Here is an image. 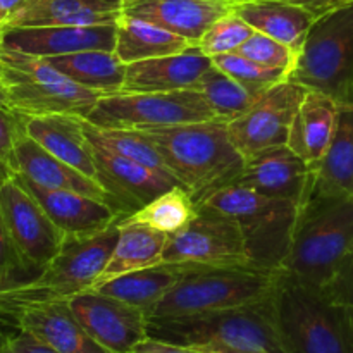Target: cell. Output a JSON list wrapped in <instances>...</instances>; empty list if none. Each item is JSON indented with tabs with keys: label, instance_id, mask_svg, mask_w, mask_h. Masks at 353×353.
Instances as JSON below:
<instances>
[{
	"label": "cell",
	"instance_id": "1",
	"mask_svg": "<svg viewBox=\"0 0 353 353\" xmlns=\"http://www.w3.org/2000/svg\"><path fill=\"white\" fill-rule=\"evenodd\" d=\"M152 141L162 161L196 205L236 181L245 159L221 119L138 130Z\"/></svg>",
	"mask_w": 353,
	"mask_h": 353
},
{
	"label": "cell",
	"instance_id": "2",
	"mask_svg": "<svg viewBox=\"0 0 353 353\" xmlns=\"http://www.w3.org/2000/svg\"><path fill=\"white\" fill-rule=\"evenodd\" d=\"M274 314L288 353H353V307L281 272Z\"/></svg>",
	"mask_w": 353,
	"mask_h": 353
},
{
	"label": "cell",
	"instance_id": "3",
	"mask_svg": "<svg viewBox=\"0 0 353 353\" xmlns=\"http://www.w3.org/2000/svg\"><path fill=\"white\" fill-rule=\"evenodd\" d=\"M148 336L185 347L224 345L264 353H288L276 323L272 295L233 309L148 317Z\"/></svg>",
	"mask_w": 353,
	"mask_h": 353
},
{
	"label": "cell",
	"instance_id": "4",
	"mask_svg": "<svg viewBox=\"0 0 353 353\" xmlns=\"http://www.w3.org/2000/svg\"><path fill=\"white\" fill-rule=\"evenodd\" d=\"M353 248V199L312 196L300 207L281 272L324 288Z\"/></svg>",
	"mask_w": 353,
	"mask_h": 353
},
{
	"label": "cell",
	"instance_id": "5",
	"mask_svg": "<svg viewBox=\"0 0 353 353\" xmlns=\"http://www.w3.org/2000/svg\"><path fill=\"white\" fill-rule=\"evenodd\" d=\"M202 203L236 221L252 268L281 272L292 247L300 205L292 200L261 195L240 185L224 186Z\"/></svg>",
	"mask_w": 353,
	"mask_h": 353
},
{
	"label": "cell",
	"instance_id": "6",
	"mask_svg": "<svg viewBox=\"0 0 353 353\" xmlns=\"http://www.w3.org/2000/svg\"><path fill=\"white\" fill-rule=\"evenodd\" d=\"M119 223L88 234L65 238L54 259L30 281L7 295L2 317H10L26 303L45 300H68L69 296L92 290L102 272L119 236Z\"/></svg>",
	"mask_w": 353,
	"mask_h": 353
},
{
	"label": "cell",
	"instance_id": "7",
	"mask_svg": "<svg viewBox=\"0 0 353 353\" xmlns=\"http://www.w3.org/2000/svg\"><path fill=\"white\" fill-rule=\"evenodd\" d=\"M0 85L9 109L19 116L92 112L102 93L83 88L59 72L47 59L0 47Z\"/></svg>",
	"mask_w": 353,
	"mask_h": 353
},
{
	"label": "cell",
	"instance_id": "8",
	"mask_svg": "<svg viewBox=\"0 0 353 353\" xmlns=\"http://www.w3.org/2000/svg\"><path fill=\"white\" fill-rule=\"evenodd\" d=\"M281 272L236 268H190L148 317L190 316L233 309L269 299Z\"/></svg>",
	"mask_w": 353,
	"mask_h": 353
},
{
	"label": "cell",
	"instance_id": "9",
	"mask_svg": "<svg viewBox=\"0 0 353 353\" xmlns=\"http://www.w3.org/2000/svg\"><path fill=\"white\" fill-rule=\"evenodd\" d=\"M290 79L353 105V3L314 23Z\"/></svg>",
	"mask_w": 353,
	"mask_h": 353
},
{
	"label": "cell",
	"instance_id": "10",
	"mask_svg": "<svg viewBox=\"0 0 353 353\" xmlns=\"http://www.w3.org/2000/svg\"><path fill=\"white\" fill-rule=\"evenodd\" d=\"M219 119L196 90L110 93L100 97L86 121L114 130H150Z\"/></svg>",
	"mask_w": 353,
	"mask_h": 353
},
{
	"label": "cell",
	"instance_id": "11",
	"mask_svg": "<svg viewBox=\"0 0 353 353\" xmlns=\"http://www.w3.org/2000/svg\"><path fill=\"white\" fill-rule=\"evenodd\" d=\"M162 262L190 268H252L236 221L207 203H199L192 223L169 236Z\"/></svg>",
	"mask_w": 353,
	"mask_h": 353
},
{
	"label": "cell",
	"instance_id": "12",
	"mask_svg": "<svg viewBox=\"0 0 353 353\" xmlns=\"http://www.w3.org/2000/svg\"><path fill=\"white\" fill-rule=\"evenodd\" d=\"M0 212L17 254L37 276L61 250L65 234L14 172L0 178Z\"/></svg>",
	"mask_w": 353,
	"mask_h": 353
},
{
	"label": "cell",
	"instance_id": "13",
	"mask_svg": "<svg viewBox=\"0 0 353 353\" xmlns=\"http://www.w3.org/2000/svg\"><path fill=\"white\" fill-rule=\"evenodd\" d=\"M305 93L307 88L286 79L269 88L247 112L228 123L231 141L245 161L288 145L292 123Z\"/></svg>",
	"mask_w": 353,
	"mask_h": 353
},
{
	"label": "cell",
	"instance_id": "14",
	"mask_svg": "<svg viewBox=\"0 0 353 353\" xmlns=\"http://www.w3.org/2000/svg\"><path fill=\"white\" fill-rule=\"evenodd\" d=\"M68 305L86 333L110 353H131L148 336L145 310L97 290L68 299Z\"/></svg>",
	"mask_w": 353,
	"mask_h": 353
},
{
	"label": "cell",
	"instance_id": "15",
	"mask_svg": "<svg viewBox=\"0 0 353 353\" xmlns=\"http://www.w3.org/2000/svg\"><path fill=\"white\" fill-rule=\"evenodd\" d=\"M93 155L97 164V181L112 196L116 207L126 217L168 190L181 186L176 179L148 165L121 157L103 148L93 147Z\"/></svg>",
	"mask_w": 353,
	"mask_h": 353
},
{
	"label": "cell",
	"instance_id": "16",
	"mask_svg": "<svg viewBox=\"0 0 353 353\" xmlns=\"http://www.w3.org/2000/svg\"><path fill=\"white\" fill-rule=\"evenodd\" d=\"M233 185L272 199L292 200L302 207L312 193L314 169L285 145L245 161L243 171Z\"/></svg>",
	"mask_w": 353,
	"mask_h": 353
},
{
	"label": "cell",
	"instance_id": "17",
	"mask_svg": "<svg viewBox=\"0 0 353 353\" xmlns=\"http://www.w3.org/2000/svg\"><path fill=\"white\" fill-rule=\"evenodd\" d=\"M116 23L95 26L6 28L0 31V47L43 59L86 50H114Z\"/></svg>",
	"mask_w": 353,
	"mask_h": 353
},
{
	"label": "cell",
	"instance_id": "18",
	"mask_svg": "<svg viewBox=\"0 0 353 353\" xmlns=\"http://www.w3.org/2000/svg\"><path fill=\"white\" fill-rule=\"evenodd\" d=\"M10 172L34 183V185L43 186V188L81 193V195L109 202L110 205L116 207L112 196L103 190V186L99 181L88 178L78 169L71 168L61 159L52 155L41 145H38L33 138L28 137L24 131L19 134L16 147H14Z\"/></svg>",
	"mask_w": 353,
	"mask_h": 353
},
{
	"label": "cell",
	"instance_id": "19",
	"mask_svg": "<svg viewBox=\"0 0 353 353\" xmlns=\"http://www.w3.org/2000/svg\"><path fill=\"white\" fill-rule=\"evenodd\" d=\"M23 185L38 200L55 226L65 234V238L88 236L112 226L124 216L119 209L109 202L81 195L65 190H48L21 178Z\"/></svg>",
	"mask_w": 353,
	"mask_h": 353
},
{
	"label": "cell",
	"instance_id": "20",
	"mask_svg": "<svg viewBox=\"0 0 353 353\" xmlns=\"http://www.w3.org/2000/svg\"><path fill=\"white\" fill-rule=\"evenodd\" d=\"M17 330H24L59 353H110L85 331L68 300L26 303L14 314Z\"/></svg>",
	"mask_w": 353,
	"mask_h": 353
},
{
	"label": "cell",
	"instance_id": "21",
	"mask_svg": "<svg viewBox=\"0 0 353 353\" xmlns=\"http://www.w3.org/2000/svg\"><path fill=\"white\" fill-rule=\"evenodd\" d=\"M212 59L199 47L164 57L147 59L126 64L123 93H159L193 90Z\"/></svg>",
	"mask_w": 353,
	"mask_h": 353
},
{
	"label": "cell",
	"instance_id": "22",
	"mask_svg": "<svg viewBox=\"0 0 353 353\" xmlns=\"http://www.w3.org/2000/svg\"><path fill=\"white\" fill-rule=\"evenodd\" d=\"M234 0H141L124 6L123 12L140 17L199 45L205 31L234 10Z\"/></svg>",
	"mask_w": 353,
	"mask_h": 353
},
{
	"label": "cell",
	"instance_id": "23",
	"mask_svg": "<svg viewBox=\"0 0 353 353\" xmlns=\"http://www.w3.org/2000/svg\"><path fill=\"white\" fill-rule=\"evenodd\" d=\"M19 117L28 137L62 162L97 181L95 155L85 133V117L74 114Z\"/></svg>",
	"mask_w": 353,
	"mask_h": 353
},
{
	"label": "cell",
	"instance_id": "24",
	"mask_svg": "<svg viewBox=\"0 0 353 353\" xmlns=\"http://www.w3.org/2000/svg\"><path fill=\"white\" fill-rule=\"evenodd\" d=\"M123 9V0H31L6 28L109 24L119 19Z\"/></svg>",
	"mask_w": 353,
	"mask_h": 353
},
{
	"label": "cell",
	"instance_id": "25",
	"mask_svg": "<svg viewBox=\"0 0 353 353\" xmlns=\"http://www.w3.org/2000/svg\"><path fill=\"white\" fill-rule=\"evenodd\" d=\"M340 105L331 97L307 90L295 114L288 147L310 168H316L330 148L338 126Z\"/></svg>",
	"mask_w": 353,
	"mask_h": 353
},
{
	"label": "cell",
	"instance_id": "26",
	"mask_svg": "<svg viewBox=\"0 0 353 353\" xmlns=\"http://www.w3.org/2000/svg\"><path fill=\"white\" fill-rule=\"evenodd\" d=\"M168 240L169 234L140 221L123 217L119 223V236H117L109 264L93 288L117 276L162 264Z\"/></svg>",
	"mask_w": 353,
	"mask_h": 353
},
{
	"label": "cell",
	"instance_id": "27",
	"mask_svg": "<svg viewBox=\"0 0 353 353\" xmlns=\"http://www.w3.org/2000/svg\"><path fill=\"white\" fill-rule=\"evenodd\" d=\"M234 12L255 31L288 45L295 52L302 50L307 34L316 23L305 9L279 0H240L234 3Z\"/></svg>",
	"mask_w": 353,
	"mask_h": 353
},
{
	"label": "cell",
	"instance_id": "28",
	"mask_svg": "<svg viewBox=\"0 0 353 353\" xmlns=\"http://www.w3.org/2000/svg\"><path fill=\"white\" fill-rule=\"evenodd\" d=\"M310 195L353 199V105L340 107L338 126L330 148L314 168Z\"/></svg>",
	"mask_w": 353,
	"mask_h": 353
},
{
	"label": "cell",
	"instance_id": "29",
	"mask_svg": "<svg viewBox=\"0 0 353 353\" xmlns=\"http://www.w3.org/2000/svg\"><path fill=\"white\" fill-rule=\"evenodd\" d=\"M192 47L195 45L190 43L186 38L126 12L121 14L116 23L114 54L124 64L179 54Z\"/></svg>",
	"mask_w": 353,
	"mask_h": 353
},
{
	"label": "cell",
	"instance_id": "30",
	"mask_svg": "<svg viewBox=\"0 0 353 353\" xmlns=\"http://www.w3.org/2000/svg\"><path fill=\"white\" fill-rule=\"evenodd\" d=\"M185 271L186 265L162 262L152 268L117 276L93 290L138 307L148 316L155 305L171 292L172 286L183 278Z\"/></svg>",
	"mask_w": 353,
	"mask_h": 353
},
{
	"label": "cell",
	"instance_id": "31",
	"mask_svg": "<svg viewBox=\"0 0 353 353\" xmlns=\"http://www.w3.org/2000/svg\"><path fill=\"white\" fill-rule=\"evenodd\" d=\"M45 59L65 78L83 88L102 95L119 93L123 88L126 64L119 61L114 50H86Z\"/></svg>",
	"mask_w": 353,
	"mask_h": 353
},
{
	"label": "cell",
	"instance_id": "32",
	"mask_svg": "<svg viewBox=\"0 0 353 353\" xmlns=\"http://www.w3.org/2000/svg\"><path fill=\"white\" fill-rule=\"evenodd\" d=\"M193 90H196L209 102L210 109L221 121L230 123L247 112L269 88L262 90L245 85L212 64L203 72Z\"/></svg>",
	"mask_w": 353,
	"mask_h": 353
},
{
	"label": "cell",
	"instance_id": "33",
	"mask_svg": "<svg viewBox=\"0 0 353 353\" xmlns=\"http://www.w3.org/2000/svg\"><path fill=\"white\" fill-rule=\"evenodd\" d=\"M85 133L90 143L93 147L103 148L121 157L131 159L134 162L148 165L169 178L176 179L168 169L165 162L162 161L157 148L152 145V141L138 130H114V128H100L88 123L85 119ZM178 181V179H176ZM179 183V181H178Z\"/></svg>",
	"mask_w": 353,
	"mask_h": 353
},
{
	"label": "cell",
	"instance_id": "34",
	"mask_svg": "<svg viewBox=\"0 0 353 353\" xmlns=\"http://www.w3.org/2000/svg\"><path fill=\"white\" fill-rule=\"evenodd\" d=\"M196 209L199 205L192 195L183 186H174L128 217L171 236L192 223L196 216Z\"/></svg>",
	"mask_w": 353,
	"mask_h": 353
},
{
	"label": "cell",
	"instance_id": "35",
	"mask_svg": "<svg viewBox=\"0 0 353 353\" xmlns=\"http://www.w3.org/2000/svg\"><path fill=\"white\" fill-rule=\"evenodd\" d=\"M210 59H212V64L219 68L221 71H224L238 81L245 83V85L254 86V88L268 90L278 83L290 79V72L285 69L259 64V62L252 61V59L245 57L238 52L214 55Z\"/></svg>",
	"mask_w": 353,
	"mask_h": 353
},
{
	"label": "cell",
	"instance_id": "36",
	"mask_svg": "<svg viewBox=\"0 0 353 353\" xmlns=\"http://www.w3.org/2000/svg\"><path fill=\"white\" fill-rule=\"evenodd\" d=\"M254 28L236 12H230L217 19L200 38L196 47L209 57L236 52L254 33Z\"/></svg>",
	"mask_w": 353,
	"mask_h": 353
},
{
	"label": "cell",
	"instance_id": "37",
	"mask_svg": "<svg viewBox=\"0 0 353 353\" xmlns=\"http://www.w3.org/2000/svg\"><path fill=\"white\" fill-rule=\"evenodd\" d=\"M236 52L259 64L285 69L290 74L295 69L296 59H299V52L259 31H254L252 37Z\"/></svg>",
	"mask_w": 353,
	"mask_h": 353
},
{
	"label": "cell",
	"instance_id": "38",
	"mask_svg": "<svg viewBox=\"0 0 353 353\" xmlns=\"http://www.w3.org/2000/svg\"><path fill=\"white\" fill-rule=\"evenodd\" d=\"M23 133L19 114L9 107H0V171H10L14 147Z\"/></svg>",
	"mask_w": 353,
	"mask_h": 353
},
{
	"label": "cell",
	"instance_id": "39",
	"mask_svg": "<svg viewBox=\"0 0 353 353\" xmlns=\"http://www.w3.org/2000/svg\"><path fill=\"white\" fill-rule=\"evenodd\" d=\"M0 274L14 276V278L26 279V281L34 278L33 272L24 265L23 259L19 257L12 240H10L2 212H0Z\"/></svg>",
	"mask_w": 353,
	"mask_h": 353
},
{
	"label": "cell",
	"instance_id": "40",
	"mask_svg": "<svg viewBox=\"0 0 353 353\" xmlns=\"http://www.w3.org/2000/svg\"><path fill=\"white\" fill-rule=\"evenodd\" d=\"M321 290H324L334 302L353 307V248L345 255L331 281Z\"/></svg>",
	"mask_w": 353,
	"mask_h": 353
},
{
	"label": "cell",
	"instance_id": "41",
	"mask_svg": "<svg viewBox=\"0 0 353 353\" xmlns=\"http://www.w3.org/2000/svg\"><path fill=\"white\" fill-rule=\"evenodd\" d=\"M2 353H59L47 343L38 340L31 333L24 330H17L16 334L7 338Z\"/></svg>",
	"mask_w": 353,
	"mask_h": 353
},
{
	"label": "cell",
	"instance_id": "42",
	"mask_svg": "<svg viewBox=\"0 0 353 353\" xmlns=\"http://www.w3.org/2000/svg\"><path fill=\"white\" fill-rule=\"evenodd\" d=\"M279 2L302 7L307 12L312 14L314 19L319 21L323 17L330 16V14L336 12V10L343 9V7L350 6V3H353V0H279Z\"/></svg>",
	"mask_w": 353,
	"mask_h": 353
},
{
	"label": "cell",
	"instance_id": "43",
	"mask_svg": "<svg viewBox=\"0 0 353 353\" xmlns=\"http://www.w3.org/2000/svg\"><path fill=\"white\" fill-rule=\"evenodd\" d=\"M131 353H200L195 348L185 347V345L169 343V341L157 340V338L147 336L143 341L137 345Z\"/></svg>",
	"mask_w": 353,
	"mask_h": 353
},
{
	"label": "cell",
	"instance_id": "44",
	"mask_svg": "<svg viewBox=\"0 0 353 353\" xmlns=\"http://www.w3.org/2000/svg\"><path fill=\"white\" fill-rule=\"evenodd\" d=\"M26 283V279L14 278V276H2L0 274V317L3 314V307H6V299L12 290Z\"/></svg>",
	"mask_w": 353,
	"mask_h": 353
},
{
	"label": "cell",
	"instance_id": "45",
	"mask_svg": "<svg viewBox=\"0 0 353 353\" xmlns=\"http://www.w3.org/2000/svg\"><path fill=\"white\" fill-rule=\"evenodd\" d=\"M200 353H264L259 350H250V348H234L224 347V345H200V347H192Z\"/></svg>",
	"mask_w": 353,
	"mask_h": 353
},
{
	"label": "cell",
	"instance_id": "46",
	"mask_svg": "<svg viewBox=\"0 0 353 353\" xmlns=\"http://www.w3.org/2000/svg\"><path fill=\"white\" fill-rule=\"evenodd\" d=\"M30 2L31 0H0V10H2L3 16H6V24L10 17L16 16V14L19 12V10H23Z\"/></svg>",
	"mask_w": 353,
	"mask_h": 353
},
{
	"label": "cell",
	"instance_id": "47",
	"mask_svg": "<svg viewBox=\"0 0 353 353\" xmlns=\"http://www.w3.org/2000/svg\"><path fill=\"white\" fill-rule=\"evenodd\" d=\"M0 107H9V103H7V93L2 85H0Z\"/></svg>",
	"mask_w": 353,
	"mask_h": 353
},
{
	"label": "cell",
	"instance_id": "48",
	"mask_svg": "<svg viewBox=\"0 0 353 353\" xmlns=\"http://www.w3.org/2000/svg\"><path fill=\"white\" fill-rule=\"evenodd\" d=\"M7 334H3V331L0 330V353H2V348H3V345H6V341H7Z\"/></svg>",
	"mask_w": 353,
	"mask_h": 353
},
{
	"label": "cell",
	"instance_id": "49",
	"mask_svg": "<svg viewBox=\"0 0 353 353\" xmlns=\"http://www.w3.org/2000/svg\"><path fill=\"white\" fill-rule=\"evenodd\" d=\"M3 26H6V16H3V12L0 10V31L3 30Z\"/></svg>",
	"mask_w": 353,
	"mask_h": 353
},
{
	"label": "cell",
	"instance_id": "50",
	"mask_svg": "<svg viewBox=\"0 0 353 353\" xmlns=\"http://www.w3.org/2000/svg\"><path fill=\"white\" fill-rule=\"evenodd\" d=\"M124 6H130V3H134V2H141V0H123Z\"/></svg>",
	"mask_w": 353,
	"mask_h": 353
},
{
	"label": "cell",
	"instance_id": "51",
	"mask_svg": "<svg viewBox=\"0 0 353 353\" xmlns=\"http://www.w3.org/2000/svg\"><path fill=\"white\" fill-rule=\"evenodd\" d=\"M7 172H10V171H0V178H2V176H6Z\"/></svg>",
	"mask_w": 353,
	"mask_h": 353
},
{
	"label": "cell",
	"instance_id": "52",
	"mask_svg": "<svg viewBox=\"0 0 353 353\" xmlns=\"http://www.w3.org/2000/svg\"><path fill=\"white\" fill-rule=\"evenodd\" d=\"M234 2H240V0H234Z\"/></svg>",
	"mask_w": 353,
	"mask_h": 353
}]
</instances>
